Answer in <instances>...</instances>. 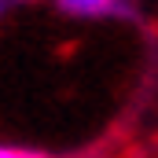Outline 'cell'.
<instances>
[{
    "instance_id": "2",
    "label": "cell",
    "mask_w": 158,
    "mask_h": 158,
    "mask_svg": "<svg viewBox=\"0 0 158 158\" xmlns=\"http://www.w3.org/2000/svg\"><path fill=\"white\" fill-rule=\"evenodd\" d=\"M0 158H52L40 147H26V143H0Z\"/></svg>"
},
{
    "instance_id": "3",
    "label": "cell",
    "mask_w": 158,
    "mask_h": 158,
    "mask_svg": "<svg viewBox=\"0 0 158 158\" xmlns=\"http://www.w3.org/2000/svg\"><path fill=\"white\" fill-rule=\"evenodd\" d=\"M11 4H15V0H0V19L7 15V7H11Z\"/></svg>"
},
{
    "instance_id": "1",
    "label": "cell",
    "mask_w": 158,
    "mask_h": 158,
    "mask_svg": "<svg viewBox=\"0 0 158 158\" xmlns=\"http://www.w3.org/2000/svg\"><path fill=\"white\" fill-rule=\"evenodd\" d=\"M59 15L81 19V22H107V19H125L132 15L136 0H52Z\"/></svg>"
}]
</instances>
